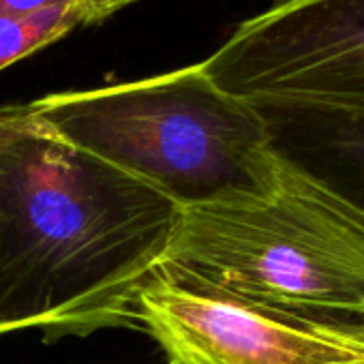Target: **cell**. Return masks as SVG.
Instances as JSON below:
<instances>
[{"instance_id": "cell-10", "label": "cell", "mask_w": 364, "mask_h": 364, "mask_svg": "<svg viewBox=\"0 0 364 364\" xmlns=\"http://www.w3.org/2000/svg\"><path fill=\"white\" fill-rule=\"evenodd\" d=\"M97 3H99V0H82V7L86 9V14H88V20H90V24H92V11H95Z\"/></svg>"}, {"instance_id": "cell-11", "label": "cell", "mask_w": 364, "mask_h": 364, "mask_svg": "<svg viewBox=\"0 0 364 364\" xmlns=\"http://www.w3.org/2000/svg\"><path fill=\"white\" fill-rule=\"evenodd\" d=\"M7 116H9L7 109H0V139H3V133H5V127H7Z\"/></svg>"}, {"instance_id": "cell-8", "label": "cell", "mask_w": 364, "mask_h": 364, "mask_svg": "<svg viewBox=\"0 0 364 364\" xmlns=\"http://www.w3.org/2000/svg\"><path fill=\"white\" fill-rule=\"evenodd\" d=\"M67 7H82V0H0V14L5 16H31Z\"/></svg>"}, {"instance_id": "cell-6", "label": "cell", "mask_w": 364, "mask_h": 364, "mask_svg": "<svg viewBox=\"0 0 364 364\" xmlns=\"http://www.w3.org/2000/svg\"><path fill=\"white\" fill-rule=\"evenodd\" d=\"M270 135V150L364 215V118L255 107Z\"/></svg>"}, {"instance_id": "cell-5", "label": "cell", "mask_w": 364, "mask_h": 364, "mask_svg": "<svg viewBox=\"0 0 364 364\" xmlns=\"http://www.w3.org/2000/svg\"><path fill=\"white\" fill-rule=\"evenodd\" d=\"M133 328L167 364H364V336L294 321L152 277L135 296Z\"/></svg>"}, {"instance_id": "cell-1", "label": "cell", "mask_w": 364, "mask_h": 364, "mask_svg": "<svg viewBox=\"0 0 364 364\" xmlns=\"http://www.w3.org/2000/svg\"><path fill=\"white\" fill-rule=\"evenodd\" d=\"M0 139V334L46 343L133 328L180 206L7 107Z\"/></svg>"}, {"instance_id": "cell-9", "label": "cell", "mask_w": 364, "mask_h": 364, "mask_svg": "<svg viewBox=\"0 0 364 364\" xmlns=\"http://www.w3.org/2000/svg\"><path fill=\"white\" fill-rule=\"evenodd\" d=\"M131 3H135V0H99L95 11H92V24H99L103 22L105 18L122 11L124 7H129Z\"/></svg>"}, {"instance_id": "cell-3", "label": "cell", "mask_w": 364, "mask_h": 364, "mask_svg": "<svg viewBox=\"0 0 364 364\" xmlns=\"http://www.w3.org/2000/svg\"><path fill=\"white\" fill-rule=\"evenodd\" d=\"M56 137L196 208L274 185L277 154L259 112L223 92L198 65L26 105Z\"/></svg>"}, {"instance_id": "cell-2", "label": "cell", "mask_w": 364, "mask_h": 364, "mask_svg": "<svg viewBox=\"0 0 364 364\" xmlns=\"http://www.w3.org/2000/svg\"><path fill=\"white\" fill-rule=\"evenodd\" d=\"M154 277L364 336V215L277 156L268 191L182 208Z\"/></svg>"}, {"instance_id": "cell-4", "label": "cell", "mask_w": 364, "mask_h": 364, "mask_svg": "<svg viewBox=\"0 0 364 364\" xmlns=\"http://www.w3.org/2000/svg\"><path fill=\"white\" fill-rule=\"evenodd\" d=\"M200 67L253 107L364 118V0H279Z\"/></svg>"}, {"instance_id": "cell-7", "label": "cell", "mask_w": 364, "mask_h": 364, "mask_svg": "<svg viewBox=\"0 0 364 364\" xmlns=\"http://www.w3.org/2000/svg\"><path fill=\"white\" fill-rule=\"evenodd\" d=\"M86 24L90 20L84 7L48 9L31 16L0 14V71L54 46Z\"/></svg>"}]
</instances>
